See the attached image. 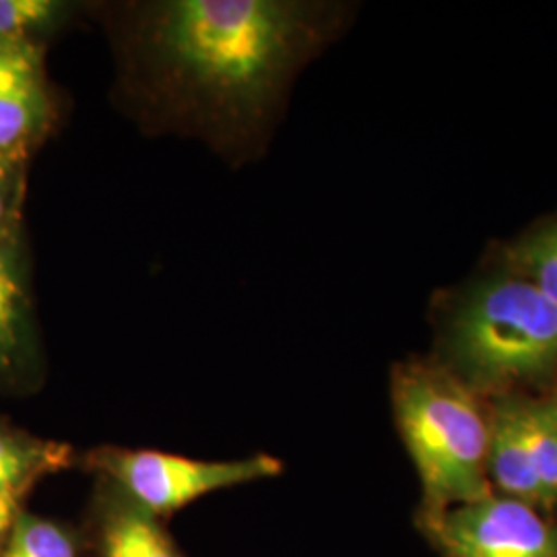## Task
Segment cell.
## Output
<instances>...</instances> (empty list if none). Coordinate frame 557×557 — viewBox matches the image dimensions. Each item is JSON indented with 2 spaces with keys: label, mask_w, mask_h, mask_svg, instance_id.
<instances>
[{
  "label": "cell",
  "mask_w": 557,
  "mask_h": 557,
  "mask_svg": "<svg viewBox=\"0 0 557 557\" xmlns=\"http://www.w3.org/2000/svg\"><path fill=\"white\" fill-rule=\"evenodd\" d=\"M40 79H46L41 46H13L0 41V89Z\"/></svg>",
  "instance_id": "cell-15"
},
{
  "label": "cell",
  "mask_w": 557,
  "mask_h": 557,
  "mask_svg": "<svg viewBox=\"0 0 557 557\" xmlns=\"http://www.w3.org/2000/svg\"><path fill=\"white\" fill-rule=\"evenodd\" d=\"M517 400L539 510L557 515V388L535 395L517 393Z\"/></svg>",
  "instance_id": "cell-10"
},
{
  "label": "cell",
  "mask_w": 557,
  "mask_h": 557,
  "mask_svg": "<svg viewBox=\"0 0 557 557\" xmlns=\"http://www.w3.org/2000/svg\"><path fill=\"white\" fill-rule=\"evenodd\" d=\"M416 527L440 557H557V515L496 492Z\"/></svg>",
  "instance_id": "cell-5"
},
{
  "label": "cell",
  "mask_w": 557,
  "mask_h": 557,
  "mask_svg": "<svg viewBox=\"0 0 557 557\" xmlns=\"http://www.w3.org/2000/svg\"><path fill=\"white\" fill-rule=\"evenodd\" d=\"M69 13L57 0H0V41L13 46H41Z\"/></svg>",
  "instance_id": "cell-13"
},
{
  "label": "cell",
  "mask_w": 557,
  "mask_h": 557,
  "mask_svg": "<svg viewBox=\"0 0 557 557\" xmlns=\"http://www.w3.org/2000/svg\"><path fill=\"white\" fill-rule=\"evenodd\" d=\"M483 398L557 388V306L502 269L465 287L444 308L436 356Z\"/></svg>",
  "instance_id": "cell-2"
},
{
  "label": "cell",
  "mask_w": 557,
  "mask_h": 557,
  "mask_svg": "<svg viewBox=\"0 0 557 557\" xmlns=\"http://www.w3.org/2000/svg\"><path fill=\"white\" fill-rule=\"evenodd\" d=\"M23 504H25V498H21V496H0V547L9 537V533L13 531L21 512L25 510Z\"/></svg>",
  "instance_id": "cell-16"
},
{
  "label": "cell",
  "mask_w": 557,
  "mask_h": 557,
  "mask_svg": "<svg viewBox=\"0 0 557 557\" xmlns=\"http://www.w3.org/2000/svg\"><path fill=\"white\" fill-rule=\"evenodd\" d=\"M38 372V341L21 232L0 236V391Z\"/></svg>",
  "instance_id": "cell-6"
},
{
  "label": "cell",
  "mask_w": 557,
  "mask_h": 557,
  "mask_svg": "<svg viewBox=\"0 0 557 557\" xmlns=\"http://www.w3.org/2000/svg\"><path fill=\"white\" fill-rule=\"evenodd\" d=\"M502 262L557 306V220L545 221L508 244Z\"/></svg>",
  "instance_id": "cell-12"
},
{
  "label": "cell",
  "mask_w": 557,
  "mask_h": 557,
  "mask_svg": "<svg viewBox=\"0 0 557 557\" xmlns=\"http://www.w3.org/2000/svg\"><path fill=\"white\" fill-rule=\"evenodd\" d=\"M77 462L96 483L108 485L160 520L215 492L277 478L283 471L281 460L262 453L232 460H199L108 444L83 453Z\"/></svg>",
  "instance_id": "cell-4"
},
{
  "label": "cell",
  "mask_w": 557,
  "mask_h": 557,
  "mask_svg": "<svg viewBox=\"0 0 557 557\" xmlns=\"http://www.w3.org/2000/svg\"><path fill=\"white\" fill-rule=\"evenodd\" d=\"M77 465L73 446L40 438L0 418V496L27 498L41 479Z\"/></svg>",
  "instance_id": "cell-8"
},
{
  "label": "cell",
  "mask_w": 557,
  "mask_h": 557,
  "mask_svg": "<svg viewBox=\"0 0 557 557\" xmlns=\"http://www.w3.org/2000/svg\"><path fill=\"white\" fill-rule=\"evenodd\" d=\"M398 436L418 471L416 524L490 496V403L434 358L391 372Z\"/></svg>",
  "instance_id": "cell-3"
},
{
  "label": "cell",
  "mask_w": 557,
  "mask_h": 557,
  "mask_svg": "<svg viewBox=\"0 0 557 557\" xmlns=\"http://www.w3.org/2000/svg\"><path fill=\"white\" fill-rule=\"evenodd\" d=\"M87 552L94 557H186L160 518L96 483Z\"/></svg>",
  "instance_id": "cell-7"
},
{
  "label": "cell",
  "mask_w": 557,
  "mask_h": 557,
  "mask_svg": "<svg viewBox=\"0 0 557 557\" xmlns=\"http://www.w3.org/2000/svg\"><path fill=\"white\" fill-rule=\"evenodd\" d=\"M87 541L77 529L50 518L21 512L0 547V557H85Z\"/></svg>",
  "instance_id": "cell-11"
},
{
  "label": "cell",
  "mask_w": 557,
  "mask_h": 557,
  "mask_svg": "<svg viewBox=\"0 0 557 557\" xmlns=\"http://www.w3.org/2000/svg\"><path fill=\"white\" fill-rule=\"evenodd\" d=\"M326 9L287 0H168L137 11L122 57L160 122L220 149L252 145L329 40Z\"/></svg>",
  "instance_id": "cell-1"
},
{
  "label": "cell",
  "mask_w": 557,
  "mask_h": 557,
  "mask_svg": "<svg viewBox=\"0 0 557 557\" xmlns=\"http://www.w3.org/2000/svg\"><path fill=\"white\" fill-rule=\"evenodd\" d=\"M57 120L59 106L48 81L0 89V156L32 160Z\"/></svg>",
  "instance_id": "cell-9"
},
{
  "label": "cell",
  "mask_w": 557,
  "mask_h": 557,
  "mask_svg": "<svg viewBox=\"0 0 557 557\" xmlns=\"http://www.w3.org/2000/svg\"><path fill=\"white\" fill-rule=\"evenodd\" d=\"M29 160L0 156V236L21 232Z\"/></svg>",
  "instance_id": "cell-14"
}]
</instances>
